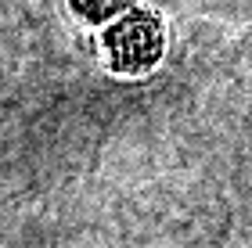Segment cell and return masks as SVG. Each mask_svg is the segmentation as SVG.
Wrapping results in <instances>:
<instances>
[{
	"instance_id": "obj_1",
	"label": "cell",
	"mask_w": 252,
	"mask_h": 248,
	"mask_svg": "<svg viewBox=\"0 0 252 248\" xmlns=\"http://www.w3.org/2000/svg\"><path fill=\"white\" fill-rule=\"evenodd\" d=\"M105 51L112 69L123 76H141L162 58V22L148 11H126L105 32Z\"/></svg>"
},
{
	"instance_id": "obj_2",
	"label": "cell",
	"mask_w": 252,
	"mask_h": 248,
	"mask_svg": "<svg viewBox=\"0 0 252 248\" xmlns=\"http://www.w3.org/2000/svg\"><path fill=\"white\" fill-rule=\"evenodd\" d=\"M133 0H68V7L76 11L83 22H90V26H97V22H108L123 15V11H130Z\"/></svg>"
}]
</instances>
